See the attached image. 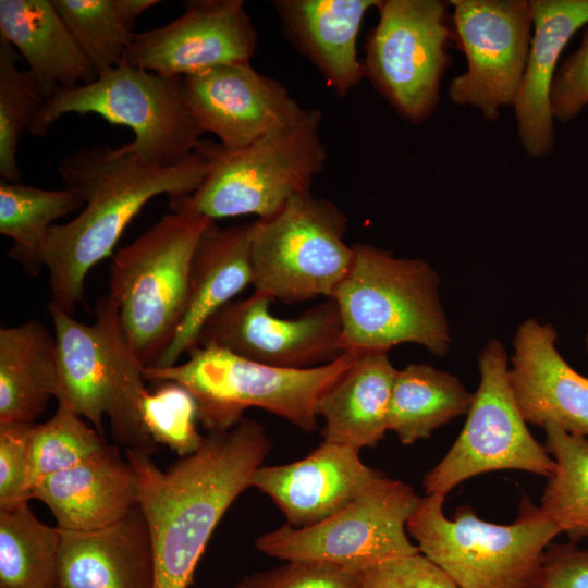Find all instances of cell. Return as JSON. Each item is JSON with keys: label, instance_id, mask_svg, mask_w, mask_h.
Returning a JSON list of instances; mask_svg holds the SVG:
<instances>
[{"label": "cell", "instance_id": "6da1fadb", "mask_svg": "<svg viewBox=\"0 0 588 588\" xmlns=\"http://www.w3.org/2000/svg\"><path fill=\"white\" fill-rule=\"evenodd\" d=\"M270 449L265 428L248 418L208 432L197 452L167 469L152 455L126 449L152 547L154 588H188L216 526Z\"/></svg>", "mask_w": 588, "mask_h": 588}, {"label": "cell", "instance_id": "7a4b0ae2", "mask_svg": "<svg viewBox=\"0 0 588 588\" xmlns=\"http://www.w3.org/2000/svg\"><path fill=\"white\" fill-rule=\"evenodd\" d=\"M57 172L66 188L84 201L83 211L65 224L50 226L44 264L49 271L51 303L72 314L84 302L85 279L112 254L126 226L154 197L193 194L207 173V160L195 150L183 162L161 166L118 147L78 148L62 158Z\"/></svg>", "mask_w": 588, "mask_h": 588}, {"label": "cell", "instance_id": "3957f363", "mask_svg": "<svg viewBox=\"0 0 588 588\" xmlns=\"http://www.w3.org/2000/svg\"><path fill=\"white\" fill-rule=\"evenodd\" d=\"M354 261L335 291L343 352H389L404 343L434 356L451 346L439 296V277L421 258H399L368 244H356Z\"/></svg>", "mask_w": 588, "mask_h": 588}, {"label": "cell", "instance_id": "277c9868", "mask_svg": "<svg viewBox=\"0 0 588 588\" xmlns=\"http://www.w3.org/2000/svg\"><path fill=\"white\" fill-rule=\"evenodd\" d=\"M57 345L56 399L89 420L103 434L110 420L118 444L152 455L157 444L145 429L140 402L144 366L121 326L118 305L108 294L96 303V320L86 324L48 303Z\"/></svg>", "mask_w": 588, "mask_h": 588}, {"label": "cell", "instance_id": "5b68a950", "mask_svg": "<svg viewBox=\"0 0 588 588\" xmlns=\"http://www.w3.org/2000/svg\"><path fill=\"white\" fill-rule=\"evenodd\" d=\"M172 213L121 248L109 269V295L138 360L155 367L175 336L188 299L194 250L210 219L170 198Z\"/></svg>", "mask_w": 588, "mask_h": 588}, {"label": "cell", "instance_id": "8992f818", "mask_svg": "<svg viewBox=\"0 0 588 588\" xmlns=\"http://www.w3.org/2000/svg\"><path fill=\"white\" fill-rule=\"evenodd\" d=\"M188 359L170 367L144 368L145 381H172L195 397L198 419L208 432L226 431L247 408L257 407L310 432L317 427L316 405L323 391L354 362L344 352L313 368L273 367L215 346H196Z\"/></svg>", "mask_w": 588, "mask_h": 588}, {"label": "cell", "instance_id": "52a82bcc", "mask_svg": "<svg viewBox=\"0 0 588 588\" xmlns=\"http://www.w3.org/2000/svg\"><path fill=\"white\" fill-rule=\"evenodd\" d=\"M444 495L427 494L407 522L408 534L425 556L458 588H530L551 540L561 534L552 519L527 498L518 517L498 525L461 507L452 519Z\"/></svg>", "mask_w": 588, "mask_h": 588}, {"label": "cell", "instance_id": "ba28073f", "mask_svg": "<svg viewBox=\"0 0 588 588\" xmlns=\"http://www.w3.org/2000/svg\"><path fill=\"white\" fill-rule=\"evenodd\" d=\"M320 121V110L307 109L296 123L240 149L200 139L195 150L205 156L207 173L200 186L181 199L212 221L274 215L291 198L310 193L324 167Z\"/></svg>", "mask_w": 588, "mask_h": 588}, {"label": "cell", "instance_id": "9c48e42d", "mask_svg": "<svg viewBox=\"0 0 588 588\" xmlns=\"http://www.w3.org/2000/svg\"><path fill=\"white\" fill-rule=\"evenodd\" d=\"M68 113H95L130 127L135 138L127 146L161 166L186 160L204 134L186 103L182 76H164L124 62L90 84L57 91L36 112L28 132L41 137Z\"/></svg>", "mask_w": 588, "mask_h": 588}, {"label": "cell", "instance_id": "30bf717a", "mask_svg": "<svg viewBox=\"0 0 588 588\" xmlns=\"http://www.w3.org/2000/svg\"><path fill=\"white\" fill-rule=\"evenodd\" d=\"M346 226V216L334 204L310 193L254 221V292L284 303L332 298L354 261V247L344 241Z\"/></svg>", "mask_w": 588, "mask_h": 588}, {"label": "cell", "instance_id": "8fae6325", "mask_svg": "<svg viewBox=\"0 0 588 588\" xmlns=\"http://www.w3.org/2000/svg\"><path fill=\"white\" fill-rule=\"evenodd\" d=\"M420 497L381 473L348 505L313 526L285 524L257 538L258 551L286 562H320L360 572L420 552L407 536V522Z\"/></svg>", "mask_w": 588, "mask_h": 588}, {"label": "cell", "instance_id": "7c38bea8", "mask_svg": "<svg viewBox=\"0 0 588 588\" xmlns=\"http://www.w3.org/2000/svg\"><path fill=\"white\" fill-rule=\"evenodd\" d=\"M507 354L500 340L490 339L478 355L479 384L457 439L426 474L427 494H446L458 483L494 470H525L546 478L554 460L531 434L509 381Z\"/></svg>", "mask_w": 588, "mask_h": 588}, {"label": "cell", "instance_id": "4fadbf2b", "mask_svg": "<svg viewBox=\"0 0 588 588\" xmlns=\"http://www.w3.org/2000/svg\"><path fill=\"white\" fill-rule=\"evenodd\" d=\"M378 9L366 44L365 76L403 118L422 122L438 107L451 63L448 2L385 0Z\"/></svg>", "mask_w": 588, "mask_h": 588}, {"label": "cell", "instance_id": "5bb4252c", "mask_svg": "<svg viewBox=\"0 0 588 588\" xmlns=\"http://www.w3.org/2000/svg\"><path fill=\"white\" fill-rule=\"evenodd\" d=\"M452 40L467 68L451 81L449 99L494 121L513 107L528 60L532 19L529 0H452Z\"/></svg>", "mask_w": 588, "mask_h": 588}, {"label": "cell", "instance_id": "9a60e30c", "mask_svg": "<svg viewBox=\"0 0 588 588\" xmlns=\"http://www.w3.org/2000/svg\"><path fill=\"white\" fill-rule=\"evenodd\" d=\"M271 302L256 292L230 302L209 318L196 346H215L249 360L291 369L322 366L344 353L340 314L332 298L290 319L272 316Z\"/></svg>", "mask_w": 588, "mask_h": 588}, {"label": "cell", "instance_id": "2e32d148", "mask_svg": "<svg viewBox=\"0 0 588 588\" xmlns=\"http://www.w3.org/2000/svg\"><path fill=\"white\" fill-rule=\"evenodd\" d=\"M174 21L136 33L124 63L164 76H186L249 62L257 35L241 0L184 1Z\"/></svg>", "mask_w": 588, "mask_h": 588}, {"label": "cell", "instance_id": "e0dca14e", "mask_svg": "<svg viewBox=\"0 0 588 588\" xmlns=\"http://www.w3.org/2000/svg\"><path fill=\"white\" fill-rule=\"evenodd\" d=\"M186 103L205 132L226 149L246 147L296 123L307 111L277 79L249 62L219 65L183 76Z\"/></svg>", "mask_w": 588, "mask_h": 588}, {"label": "cell", "instance_id": "ac0fdd59", "mask_svg": "<svg viewBox=\"0 0 588 588\" xmlns=\"http://www.w3.org/2000/svg\"><path fill=\"white\" fill-rule=\"evenodd\" d=\"M556 343L551 323L529 318L518 326L509 367L511 390L527 424L588 438V377L564 359Z\"/></svg>", "mask_w": 588, "mask_h": 588}, {"label": "cell", "instance_id": "d6986e66", "mask_svg": "<svg viewBox=\"0 0 588 588\" xmlns=\"http://www.w3.org/2000/svg\"><path fill=\"white\" fill-rule=\"evenodd\" d=\"M379 474L360 461L359 450L323 441L296 462L259 466L249 487L270 497L289 525L303 528L344 509Z\"/></svg>", "mask_w": 588, "mask_h": 588}, {"label": "cell", "instance_id": "ffe728a7", "mask_svg": "<svg viewBox=\"0 0 588 588\" xmlns=\"http://www.w3.org/2000/svg\"><path fill=\"white\" fill-rule=\"evenodd\" d=\"M532 36L513 109L522 147L534 158L554 147L551 87L558 61L571 38L588 24V0H529Z\"/></svg>", "mask_w": 588, "mask_h": 588}, {"label": "cell", "instance_id": "44dd1931", "mask_svg": "<svg viewBox=\"0 0 588 588\" xmlns=\"http://www.w3.org/2000/svg\"><path fill=\"white\" fill-rule=\"evenodd\" d=\"M60 531L59 588H154L152 547L138 505L107 527Z\"/></svg>", "mask_w": 588, "mask_h": 588}, {"label": "cell", "instance_id": "7402d4cb", "mask_svg": "<svg viewBox=\"0 0 588 588\" xmlns=\"http://www.w3.org/2000/svg\"><path fill=\"white\" fill-rule=\"evenodd\" d=\"M253 229L254 222L220 228L210 221L204 230L191 262L184 318L155 367L177 364L184 353L197 345L209 318L253 284Z\"/></svg>", "mask_w": 588, "mask_h": 588}, {"label": "cell", "instance_id": "603a6c76", "mask_svg": "<svg viewBox=\"0 0 588 588\" xmlns=\"http://www.w3.org/2000/svg\"><path fill=\"white\" fill-rule=\"evenodd\" d=\"M33 499L46 504L59 529L88 531L119 522L137 506L138 482L131 463L111 445L90 460L39 480Z\"/></svg>", "mask_w": 588, "mask_h": 588}, {"label": "cell", "instance_id": "cb8c5ba5", "mask_svg": "<svg viewBox=\"0 0 588 588\" xmlns=\"http://www.w3.org/2000/svg\"><path fill=\"white\" fill-rule=\"evenodd\" d=\"M380 2L279 0L273 5L295 46L338 94L346 95L365 76L357 56V38L367 12Z\"/></svg>", "mask_w": 588, "mask_h": 588}, {"label": "cell", "instance_id": "d4e9b609", "mask_svg": "<svg viewBox=\"0 0 588 588\" xmlns=\"http://www.w3.org/2000/svg\"><path fill=\"white\" fill-rule=\"evenodd\" d=\"M0 39L26 60L46 99L98 77L51 0H0Z\"/></svg>", "mask_w": 588, "mask_h": 588}, {"label": "cell", "instance_id": "484cf974", "mask_svg": "<svg viewBox=\"0 0 588 588\" xmlns=\"http://www.w3.org/2000/svg\"><path fill=\"white\" fill-rule=\"evenodd\" d=\"M396 372L387 352L358 353L317 402L323 441L357 450L381 441L389 430Z\"/></svg>", "mask_w": 588, "mask_h": 588}, {"label": "cell", "instance_id": "4316f807", "mask_svg": "<svg viewBox=\"0 0 588 588\" xmlns=\"http://www.w3.org/2000/svg\"><path fill=\"white\" fill-rule=\"evenodd\" d=\"M57 345L45 324L0 329V424H34L56 396Z\"/></svg>", "mask_w": 588, "mask_h": 588}, {"label": "cell", "instance_id": "83f0119b", "mask_svg": "<svg viewBox=\"0 0 588 588\" xmlns=\"http://www.w3.org/2000/svg\"><path fill=\"white\" fill-rule=\"evenodd\" d=\"M473 396L456 376L427 364H409L395 376L389 430L403 444L429 438L437 428L467 414Z\"/></svg>", "mask_w": 588, "mask_h": 588}, {"label": "cell", "instance_id": "f1b7e54d", "mask_svg": "<svg viewBox=\"0 0 588 588\" xmlns=\"http://www.w3.org/2000/svg\"><path fill=\"white\" fill-rule=\"evenodd\" d=\"M84 206L69 189L49 191L2 181L0 183V233L13 241L8 252L29 277H37L44 264L48 231L56 220Z\"/></svg>", "mask_w": 588, "mask_h": 588}, {"label": "cell", "instance_id": "f546056e", "mask_svg": "<svg viewBox=\"0 0 588 588\" xmlns=\"http://www.w3.org/2000/svg\"><path fill=\"white\" fill-rule=\"evenodd\" d=\"M86 59L101 75L123 63L137 17L158 0H51Z\"/></svg>", "mask_w": 588, "mask_h": 588}, {"label": "cell", "instance_id": "4dcf8cb0", "mask_svg": "<svg viewBox=\"0 0 588 588\" xmlns=\"http://www.w3.org/2000/svg\"><path fill=\"white\" fill-rule=\"evenodd\" d=\"M61 531L41 523L29 503L0 511V588H59Z\"/></svg>", "mask_w": 588, "mask_h": 588}, {"label": "cell", "instance_id": "1f68e13d", "mask_svg": "<svg viewBox=\"0 0 588 588\" xmlns=\"http://www.w3.org/2000/svg\"><path fill=\"white\" fill-rule=\"evenodd\" d=\"M543 429L555 466L540 507L574 542L588 536V438L556 426Z\"/></svg>", "mask_w": 588, "mask_h": 588}, {"label": "cell", "instance_id": "d6a6232c", "mask_svg": "<svg viewBox=\"0 0 588 588\" xmlns=\"http://www.w3.org/2000/svg\"><path fill=\"white\" fill-rule=\"evenodd\" d=\"M19 52L0 39V175L2 181L21 183L16 152L36 112L47 100L27 70L17 66Z\"/></svg>", "mask_w": 588, "mask_h": 588}, {"label": "cell", "instance_id": "836d02e7", "mask_svg": "<svg viewBox=\"0 0 588 588\" xmlns=\"http://www.w3.org/2000/svg\"><path fill=\"white\" fill-rule=\"evenodd\" d=\"M110 446L102 434L87 426L79 415L58 405L50 419L33 427L30 462L34 487L42 478L72 468Z\"/></svg>", "mask_w": 588, "mask_h": 588}, {"label": "cell", "instance_id": "e575fe53", "mask_svg": "<svg viewBox=\"0 0 588 588\" xmlns=\"http://www.w3.org/2000/svg\"><path fill=\"white\" fill-rule=\"evenodd\" d=\"M140 414L152 441L169 446L181 457L194 454L203 445L205 437L197 430L198 405L183 385L161 381L154 392L147 390Z\"/></svg>", "mask_w": 588, "mask_h": 588}, {"label": "cell", "instance_id": "d590c367", "mask_svg": "<svg viewBox=\"0 0 588 588\" xmlns=\"http://www.w3.org/2000/svg\"><path fill=\"white\" fill-rule=\"evenodd\" d=\"M34 425L0 424V511L33 499L30 438Z\"/></svg>", "mask_w": 588, "mask_h": 588}, {"label": "cell", "instance_id": "8d00e7d4", "mask_svg": "<svg viewBox=\"0 0 588 588\" xmlns=\"http://www.w3.org/2000/svg\"><path fill=\"white\" fill-rule=\"evenodd\" d=\"M235 588H359L358 573L320 562L285 565L244 577Z\"/></svg>", "mask_w": 588, "mask_h": 588}, {"label": "cell", "instance_id": "74e56055", "mask_svg": "<svg viewBox=\"0 0 588 588\" xmlns=\"http://www.w3.org/2000/svg\"><path fill=\"white\" fill-rule=\"evenodd\" d=\"M359 588H458L431 560L418 552L396 556L358 572Z\"/></svg>", "mask_w": 588, "mask_h": 588}, {"label": "cell", "instance_id": "f35d334b", "mask_svg": "<svg viewBox=\"0 0 588 588\" xmlns=\"http://www.w3.org/2000/svg\"><path fill=\"white\" fill-rule=\"evenodd\" d=\"M554 120L567 123L588 106V24L578 48L558 69L551 87Z\"/></svg>", "mask_w": 588, "mask_h": 588}, {"label": "cell", "instance_id": "ab89813d", "mask_svg": "<svg viewBox=\"0 0 588 588\" xmlns=\"http://www.w3.org/2000/svg\"><path fill=\"white\" fill-rule=\"evenodd\" d=\"M530 588H588V549L549 546Z\"/></svg>", "mask_w": 588, "mask_h": 588}, {"label": "cell", "instance_id": "60d3db41", "mask_svg": "<svg viewBox=\"0 0 588 588\" xmlns=\"http://www.w3.org/2000/svg\"><path fill=\"white\" fill-rule=\"evenodd\" d=\"M584 345H585L586 354L588 356V333L584 338Z\"/></svg>", "mask_w": 588, "mask_h": 588}]
</instances>
